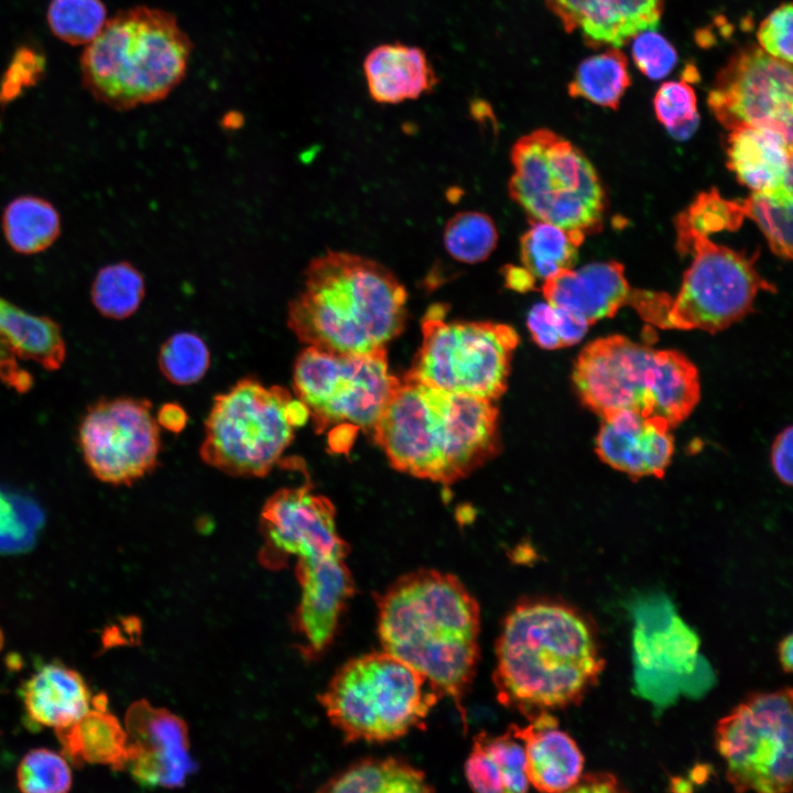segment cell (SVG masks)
<instances>
[{"label":"cell","mask_w":793,"mask_h":793,"mask_svg":"<svg viewBox=\"0 0 793 793\" xmlns=\"http://www.w3.org/2000/svg\"><path fill=\"white\" fill-rule=\"evenodd\" d=\"M604 666L589 618L562 601L526 600L503 621L493 684L500 703L529 719L579 704Z\"/></svg>","instance_id":"cell-1"},{"label":"cell","mask_w":793,"mask_h":793,"mask_svg":"<svg viewBox=\"0 0 793 793\" xmlns=\"http://www.w3.org/2000/svg\"><path fill=\"white\" fill-rule=\"evenodd\" d=\"M377 604L383 651L450 697L466 726L464 699L480 654L476 598L456 576L420 569L399 577Z\"/></svg>","instance_id":"cell-2"},{"label":"cell","mask_w":793,"mask_h":793,"mask_svg":"<svg viewBox=\"0 0 793 793\" xmlns=\"http://www.w3.org/2000/svg\"><path fill=\"white\" fill-rule=\"evenodd\" d=\"M372 434L398 470L452 484L498 449V409L492 400L404 377L394 387Z\"/></svg>","instance_id":"cell-3"},{"label":"cell","mask_w":793,"mask_h":793,"mask_svg":"<svg viewBox=\"0 0 793 793\" xmlns=\"http://www.w3.org/2000/svg\"><path fill=\"white\" fill-rule=\"evenodd\" d=\"M408 293L382 264L361 256L327 251L304 272L290 302L287 325L304 344L343 355L384 349L406 321Z\"/></svg>","instance_id":"cell-4"},{"label":"cell","mask_w":793,"mask_h":793,"mask_svg":"<svg viewBox=\"0 0 793 793\" xmlns=\"http://www.w3.org/2000/svg\"><path fill=\"white\" fill-rule=\"evenodd\" d=\"M193 42L177 18L145 6L108 19L86 45L82 78L100 102L118 110L165 99L185 78Z\"/></svg>","instance_id":"cell-5"},{"label":"cell","mask_w":793,"mask_h":793,"mask_svg":"<svg viewBox=\"0 0 793 793\" xmlns=\"http://www.w3.org/2000/svg\"><path fill=\"white\" fill-rule=\"evenodd\" d=\"M573 383L582 403L600 419L629 411L663 419L671 428L692 413L700 398L697 368L685 355L621 335L586 345L575 361Z\"/></svg>","instance_id":"cell-6"},{"label":"cell","mask_w":793,"mask_h":793,"mask_svg":"<svg viewBox=\"0 0 793 793\" xmlns=\"http://www.w3.org/2000/svg\"><path fill=\"white\" fill-rule=\"evenodd\" d=\"M677 248L693 254L675 297L639 291L633 308L663 329L720 332L753 307L760 291L774 292L756 269L758 252L748 256L713 242L707 235L676 226Z\"/></svg>","instance_id":"cell-7"},{"label":"cell","mask_w":793,"mask_h":793,"mask_svg":"<svg viewBox=\"0 0 793 793\" xmlns=\"http://www.w3.org/2000/svg\"><path fill=\"white\" fill-rule=\"evenodd\" d=\"M439 697L423 675L382 651L344 663L318 700L346 742H387L422 728Z\"/></svg>","instance_id":"cell-8"},{"label":"cell","mask_w":793,"mask_h":793,"mask_svg":"<svg viewBox=\"0 0 793 793\" xmlns=\"http://www.w3.org/2000/svg\"><path fill=\"white\" fill-rule=\"evenodd\" d=\"M511 162L509 194L530 221L585 235L600 229L601 183L587 156L571 141L546 128L533 130L514 142Z\"/></svg>","instance_id":"cell-9"},{"label":"cell","mask_w":793,"mask_h":793,"mask_svg":"<svg viewBox=\"0 0 793 793\" xmlns=\"http://www.w3.org/2000/svg\"><path fill=\"white\" fill-rule=\"evenodd\" d=\"M398 381L389 371L385 348L343 355L307 346L293 372L295 395L318 433L332 428L335 452L348 449L359 430L373 431Z\"/></svg>","instance_id":"cell-10"},{"label":"cell","mask_w":793,"mask_h":793,"mask_svg":"<svg viewBox=\"0 0 793 793\" xmlns=\"http://www.w3.org/2000/svg\"><path fill=\"white\" fill-rule=\"evenodd\" d=\"M518 343L519 336L509 325L447 322L442 305H434L423 317L422 344L405 377L493 401L507 389Z\"/></svg>","instance_id":"cell-11"},{"label":"cell","mask_w":793,"mask_h":793,"mask_svg":"<svg viewBox=\"0 0 793 793\" xmlns=\"http://www.w3.org/2000/svg\"><path fill=\"white\" fill-rule=\"evenodd\" d=\"M291 399L286 389L250 378L217 395L205 423L203 460L235 476H265L293 441Z\"/></svg>","instance_id":"cell-12"},{"label":"cell","mask_w":793,"mask_h":793,"mask_svg":"<svg viewBox=\"0 0 793 793\" xmlns=\"http://www.w3.org/2000/svg\"><path fill=\"white\" fill-rule=\"evenodd\" d=\"M717 750L738 792L792 790V689L747 697L716 727Z\"/></svg>","instance_id":"cell-13"},{"label":"cell","mask_w":793,"mask_h":793,"mask_svg":"<svg viewBox=\"0 0 793 793\" xmlns=\"http://www.w3.org/2000/svg\"><path fill=\"white\" fill-rule=\"evenodd\" d=\"M708 107L727 130L763 127L792 138L793 75L791 64L757 45L736 52L717 73Z\"/></svg>","instance_id":"cell-14"},{"label":"cell","mask_w":793,"mask_h":793,"mask_svg":"<svg viewBox=\"0 0 793 793\" xmlns=\"http://www.w3.org/2000/svg\"><path fill=\"white\" fill-rule=\"evenodd\" d=\"M160 443L159 423L146 400H101L88 409L79 426L87 466L111 485H130L149 474L157 464Z\"/></svg>","instance_id":"cell-15"},{"label":"cell","mask_w":793,"mask_h":793,"mask_svg":"<svg viewBox=\"0 0 793 793\" xmlns=\"http://www.w3.org/2000/svg\"><path fill=\"white\" fill-rule=\"evenodd\" d=\"M634 620L637 686L643 696L665 705L702 662L698 638L661 596L643 599L636 606Z\"/></svg>","instance_id":"cell-16"},{"label":"cell","mask_w":793,"mask_h":793,"mask_svg":"<svg viewBox=\"0 0 793 793\" xmlns=\"http://www.w3.org/2000/svg\"><path fill=\"white\" fill-rule=\"evenodd\" d=\"M263 565L282 567L290 555L298 558L346 557L348 544L338 535L335 509L311 488H283L272 495L261 512Z\"/></svg>","instance_id":"cell-17"},{"label":"cell","mask_w":793,"mask_h":793,"mask_svg":"<svg viewBox=\"0 0 793 793\" xmlns=\"http://www.w3.org/2000/svg\"><path fill=\"white\" fill-rule=\"evenodd\" d=\"M129 761L133 780L149 787H178L196 764L189 752L186 723L169 709L145 699L130 705L124 717Z\"/></svg>","instance_id":"cell-18"},{"label":"cell","mask_w":793,"mask_h":793,"mask_svg":"<svg viewBox=\"0 0 793 793\" xmlns=\"http://www.w3.org/2000/svg\"><path fill=\"white\" fill-rule=\"evenodd\" d=\"M295 575L301 597L292 628L301 654L312 661L333 642L355 584L344 557L298 558Z\"/></svg>","instance_id":"cell-19"},{"label":"cell","mask_w":793,"mask_h":793,"mask_svg":"<svg viewBox=\"0 0 793 793\" xmlns=\"http://www.w3.org/2000/svg\"><path fill=\"white\" fill-rule=\"evenodd\" d=\"M670 430L663 419L617 411L601 417L595 450L605 464L633 480L661 478L674 453Z\"/></svg>","instance_id":"cell-20"},{"label":"cell","mask_w":793,"mask_h":793,"mask_svg":"<svg viewBox=\"0 0 793 793\" xmlns=\"http://www.w3.org/2000/svg\"><path fill=\"white\" fill-rule=\"evenodd\" d=\"M567 33L591 48L621 47L637 34L656 30L665 0H544Z\"/></svg>","instance_id":"cell-21"},{"label":"cell","mask_w":793,"mask_h":793,"mask_svg":"<svg viewBox=\"0 0 793 793\" xmlns=\"http://www.w3.org/2000/svg\"><path fill=\"white\" fill-rule=\"evenodd\" d=\"M542 292L550 305L573 312L593 325L628 305L632 289L623 265L608 261L560 271L544 280Z\"/></svg>","instance_id":"cell-22"},{"label":"cell","mask_w":793,"mask_h":793,"mask_svg":"<svg viewBox=\"0 0 793 793\" xmlns=\"http://www.w3.org/2000/svg\"><path fill=\"white\" fill-rule=\"evenodd\" d=\"M727 164L752 193L792 197V138L763 127L729 131Z\"/></svg>","instance_id":"cell-23"},{"label":"cell","mask_w":793,"mask_h":793,"mask_svg":"<svg viewBox=\"0 0 793 793\" xmlns=\"http://www.w3.org/2000/svg\"><path fill=\"white\" fill-rule=\"evenodd\" d=\"M529 719L528 725L509 729L523 746L529 784L542 792L573 790L584 769V756L575 740L548 711Z\"/></svg>","instance_id":"cell-24"},{"label":"cell","mask_w":793,"mask_h":793,"mask_svg":"<svg viewBox=\"0 0 793 793\" xmlns=\"http://www.w3.org/2000/svg\"><path fill=\"white\" fill-rule=\"evenodd\" d=\"M362 69L371 99L383 105L415 100L438 83L425 52L399 42L373 47L365 57Z\"/></svg>","instance_id":"cell-25"},{"label":"cell","mask_w":793,"mask_h":793,"mask_svg":"<svg viewBox=\"0 0 793 793\" xmlns=\"http://www.w3.org/2000/svg\"><path fill=\"white\" fill-rule=\"evenodd\" d=\"M26 720L33 727H66L90 708L82 675L61 663L43 665L21 688Z\"/></svg>","instance_id":"cell-26"},{"label":"cell","mask_w":793,"mask_h":793,"mask_svg":"<svg viewBox=\"0 0 793 793\" xmlns=\"http://www.w3.org/2000/svg\"><path fill=\"white\" fill-rule=\"evenodd\" d=\"M55 731L63 756L74 767L102 764L115 771L127 768L128 736L119 719L108 710L106 695L95 696L93 708L73 724Z\"/></svg>","instance_id":"cell-27"},{"label":"cell","mask_w":793,"mask_h":793,"mask_svg":"<svg viewBox=\"0 0 793 793\" xmlns=\"http://www.w3.org/2000/svg\"><path fill=\"white\" fill-rule=\"evenodd\" d=\"M319 792L423 793L433 791L424 772L397 757L365 758L332 776Z\"/></svg>","instance_id":"cell-28"},{"label":"cell","mask_w":793,"mask_h":793,"mask_svg":"<svg viewBox=\"0 0 793 793\" xmlns=\"http://www.w3.org/2000/svg\"><path fill=\"white\" fill-rule=\"evenodd\" d=\"M0 336L15 356L31 359L46 370L61 368L65 359V343L54 321L26 313L2 298Z\"/></svg>","instance_id":"cell-29"},{"label":"cell","mask_w":793,"mask_h":793,"mask_svg":"<svg viewBox=\"0 0 793 793\" xmlns=\"http://www.w3.org/2000/svg\"><path fill=\"white\" fill-rule=\"evenodd\" d=\"M630 84L627 56L620 47H608L577 66L567 91L573 98L617 109Z\"/></svg>","instance_id":"cell-30"},{"label":"cell","mask_w":793,"mask_h":793,"mask_svg":"<svg viewBox=\"0 0 793 793\" xmlns=\"http://www.w3.org/2000/svg\"><path fill=\"white\" fill-rule=\"evenodd\" d=\"M530 225L520 239V258L534 279L545 280L573 269L586 235L545 221L531 220Z\"/></svg>","instance_id":"cell-31"},{"label":"cell","mask_w":793,"mask_h":793,"mask_svg":"<svg viewBox=\"0 0 793 793\" xmlns=\"http://www.w3.org/2000/svg\"><path fill=\"white\" fill-rule=\"evenodd\" d=\"M3 231L15 251L24 254L37 253L48 248L58 237L59 216L45 199L21 196L7 206Z\"/></svg>","instance_id":"cell-32"},{"label":"cell","mask_w":793,"mask_h":793,"mask_svg":"<svg viewBox=\"0 0 793 793\" xmlns=\"http://www.w3.org/2000/svg\"><path fill=\"white\" fill-rule=\"evenodd\" d=\"M144 291L142 274L130 263L119 262L98 272L91 286V300L104 316L123 319L139 308Z\"/></svg>","instance_id":"cell-33"},{"label":"cell","mask_w":793,"mask_h":793,"mask_svg":"<svg viewBox=\"0 0 793 793\" xmlns=\"http://www.w3.org/2000/svg\"><path fill=\"white\" fill-rule=\"evenodd\" d=\"M444 246L455 260L475 264L486 260L498 242V231L492 219L480 211H461L446 224Z\"/></svg>","instance_id":"cell-34"},{"label":"cell","mask_w":793,"mask_h":793,"mask_svg":"<svg viewBox=\"0 0 793 793\" xmlns=\"http://www.w3.org/2000/svg\"><path fill=\"white\" fill-rule=\"evenodd\" d=\"M46 17L52 33L72 45L89 44L108 20L101 0H52Z\"/></svg>","instance_id":"cell-35"},{"label":"cell","mask_w":793,"mask_h":793,"mask_svg":"<svg viewBox=\"0 0 793 793\" xmlns=\"http://www.w3.org/2000/svg\"><path fill=\"white\" fill-rule=\"evenodd\" d=\"M209 363V350L205 341L194 333L174 334L160 349V369L166 379L176 384L197 382L205 376Z\"/></svg>","instance_id":"cell-36"},{"label":"cell","mask_w":793,"mask_h":793,"mask_svg":"<svg viewBox=\"0 0 793 793\" xmlns=\"http://www.w3.org/2000/svg\"><path fill=\"white\" fill-rule=\"evenodd\" d=\"M746 217L756 221L765 236L769 247L776 256H792L793 198L751 193L742 199Z\"/></svg>","instance_id":"cell-37"},{"label":"cell","mask_w":793,"mask_h":793,"mask_svg":"<svg viewBox=\"0 0 793 793\" xmlns=\"http://www.w3.org/2000/svg\"><path fill=\"white\" fill-rule=\"evenodd\" d=\"M658 120L676 140L688 139L699 122L697 98L685 80H671L661 85L653 99Z\"/></svg>","instance_id":"cell-38"},{"label":"cell","mask_w":793,"mask_h":793,"mask_svg":"<svg viewBox=\"0 0 793 793\" xmlns=\"http://www.w3.org/2000/svg\"><path fill=\"white\" fill-rule=\"evenodd\" d=\"M17 782L22 792H67L72 787V772L63 754L37 748L30 750L20 761Z\"/></svg>","instance_id":"cell-39"},{"label":"cell","mask_w":793,"mask_h":793,"mask_svg":"<svg viewBox=\"0 0 793 793\" xmlns=\"http://www.w3.org/2000/svg\"><path fill=\"white\" fill-rule=\"evenodd\" d=\"M746 217L743 200H727L715 188L700 194L676 220L682 226L709 236L739 228Z\"/></svg>","instance_id":"cell-40"},{"label":"cell","mask_w":793,"mask_h":793,"mask_svg":"<svg viewBox=\"0 0 793 793\" xmlns=\"http://www.w3.org/2000/svg\"><path fill=\"white\" fill-rule=\"evenodd\" d=\"M476 742L499 771L504 792H525L529 782L525 774V754L521 741L510 730L503 735L490 736L479 732Z\"/></svg>","instance_id":"cell-41"},{"label":"cell","mask_w":793,"mask_h":793,"mask_svg":"<svg viewBox=\"0 0 793 793\" xmlns=\"http://www.w3.org/2000/svg\"><path fill=\"white\" fill-rule=\"evenodd\" d=\"M632 58L638 69L650 79L667 76L677 63L674 46L655 30H647L632 40Z\"/></svg>","instance_id":"cell-42"},{"label":"cell","mask_w":793,"mask_h":793,"mask_svg":"<svg viewBox=\"0 0 793 793\" xmlns=\"http://www.w3.org/2000/svg\"><path fill=\"white\" fill-rule=\"evenodd\" d=\"M37 520H26L10 495L0 490V553H20L29 550L36 532Z\"/></svg>","instance_id":"cell-43"},{"label":"cell","mask_w":793,"mask_h":793,"mask_svg":"<svg viewBox=\"0 0 793 793\" xmlns=\"http://www.w3.org/2000/svg\"><path fill=\"white\" fill-rule=\"evenodd\" d=\"M792 4L783 3L774 9L760 24L757 32L759 47L770 56L792 64L793 15Z\"/></svg>","instance_id":"cell-44"},{"label":"cell","mask_w":793,"mask_h":793,"mask_svg":"<svg viewBox=\"0 0 793 793\" xmlns=\"http://www.w3.org/2000/svg\"><path fill=\"white\" fill-rule=\"evenodd\" d=\"M43 67L42 56L29 48L19 50L1 80L0 101H10L24 88L34 85Z\"/></svg>","instance_id":"cell-45"},{"label":"cell","mask_w":793,"mask_h":793,"mask_svg":"<svg viewBox=\"0 0 793 793\" xmlns=\"http://www.w3.org/2000/svg\"><path fill=\"white\" fill-rule=\"evenodd\" d=\"M465 775L467 783L475 791L504 792L499 771L476 742H472L471 750L467 757Z\"/></svg>","instance_id":"cell-46"},{"label":"cell","mask_w":793,"mask_h":793,"mask_svg":"<svg viewBox=\"0 0 793 793\" xmlns=\"http://www.w3.org/2000/svg\"><path fill=\"white\" fill-rule=\"evenodd\" d=\"M528 328L534 341L544 349L563 348L555 323L554 308L548 303H537L528 314Z\"/></svg>","instance_id":"cell-47"},{"label":"cell","mask_w":793,"mask_h":793,"mask_svg":"<svg viewBox=\"0 0 793 793\" xmlns=\"http://www.w3.org/2000/svg\"><path fill=\"white\" fill-rule=\"evenodd\" d=\"M792 426L785 427L775 437L771 448V466L778 479L792 485Z\"/></svg>","instance_id":"cell-48"},{"label":"cell","mask_w":793,"mask_h":793,"mask_svg":"<svg viewBox=\"0 0 793 793\" xmlns=\"http://www.w3.org/2000/svg\"><path fill=\"white\" fill-rule=\"evenodd\" d=\"M0 381L19 392H25L32 385L31 376L18 365L15 355L1 336Z\"/></svg>","instance_id":"cell-49"},{"label":"cell","mask_w":793,"mask_h":793,"mask_svg":"<svg viewBox=\"0 0 793 793\" xmlns=\"http://www.w3.org/2000/svg\"><path fill=\"white\" fill-rule=\"evenodd\" d=\"M555 323L562 347L575 345L582 340L590 326L585 318L567 309L555 307Z\"/></svg>","instance_id":"cell-50"},{"label":"cell","mask_w":793,"mask_h":793,"mask_svg":"<svg viewBox=\"0 0 793 793\" xmlns=\"http://www.w3.org/2000/svg\"><path fill=\"white\" fill-rule=\"evenodd\" d=\"M506 284L509 289L525 292L534 289L535 279L524 267L508 265L503 270Z\"/></svg>","instance_id":"cell-51"},{"label":"cell","mask_w":793,"mask_h":793,"mask_svg":"<svg viewBox=\"0 0 793 793\" xmlns=\"http://www.w3.org/2000/svg\"><path fill=\"white\" fill-rule=\"evenodd\" d=\"M157 423L172 432H180L186 423L185 411L175 404H165L159 412Z\"/></svg>","instance_id":"cell-52"},{"label":"cell","mask_w":793,"mask_h":793,"mask_svg":"<svg viewBox=\"0 0 793 793\" xmlns=\"http://www.w3.org/2000/svg\"><path fill=\"white\" fill-rule=\"evenodd\" d=\"M573 790L585 791H616L617 781L610 775H590L580 778Z\"/></svg>","instance_id":"cell-53"},{"label":"cell","mask_w":793,"mask_h":793,"mask_svg":"<svg viewBox=\"0 0 793 793\" xmlns=\"http://www.w3.org/2000/svg\"><path fill=\"white\" fill-rule=\"evenodd\" d=\"M793 640L792 634H787L783 640L780 642L779 645V660L782 665V669L785 672H791L792 670V663H793Z\"/></svg>","instance_id":"cell-54"},{"label":"cell","mask_w":793,"mask_h":793,"mask_svg":"<svg viewBox=\"0 0 793 793\" xmlns=\"http://www.w3.org/2000/svg\"><path fill=\"white\" fill-rule=\"evenodd\" d=\"M3 643H4L3 634H2V631H1V629H0V650H1L2 647H3Z\"/></svg>","instance_id":"cell-55"}]
</instances>
